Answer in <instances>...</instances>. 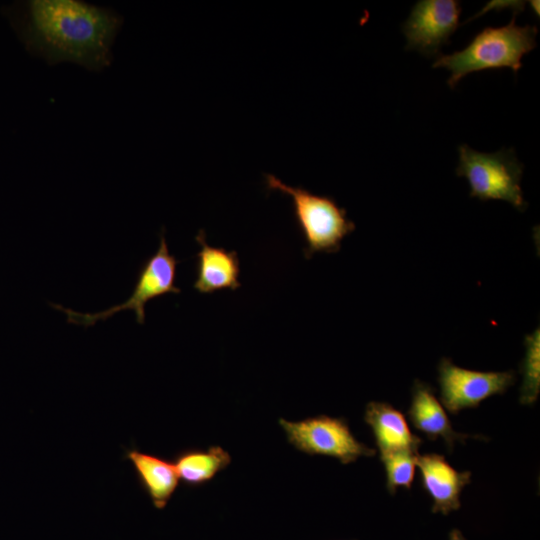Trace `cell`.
I'll return each mask as SVG.
<instances>
[{
  "label": "cell",
  "mask_w": 540,
  "mask_h": 540,
  "mask_svg": "<svg viewBox=\"0 0 540 540\" xmlns=\"http://www.w3.org/2000/svg\"><path fill=\"white\" fill-rule=\"evenodd\" d=\"M525 355L520 365L523 380L519 401L523 405H532L540 393V329L537 327L524 339Z\"/></svg>",
  "instance_id": "obj_15"
},
{
  "label": "cell",
  "mask_w": 540,
  "mask_h": 540,
  "mask_svg": "<svg viewBox=\"0 0 540 540\" xmlns=\"http://www.w3.org/2000/svg\"><path fill=\"white\" fill-rule=\"evenodd\" d=\"M458 151L456 175L467 179L470 197L481 201L504 200L519 211L527 208L520 185L523 165L513 149L483 153L462 144Z\"/></svg>",
  "instance_id": "obj_4"
},
{
  "label": "cell",
  "mask_w": 540,
  "mask_h": 540,
  "mask_svg": "<svg viewBox=\"0 0 540 540\" xmlns=\"http://www.w3.org/2000/svg\"><path fill=\"white\" fill-rule=\"evenodd\" d=\"M172 462L183 485L197 488L227 468L231 455L220 446H210L205 450L189 448L176 453Z\"/></svg>",
  "instance_id": "obj_14"
},
{
  "label": "cell",
  "mask_w": 540,
  "mask_h": 540,
  "mask_svg": "<svg viewBox=\"0 0 540 540\" xmlns=\"http://www.w3.org/2000/svg\"><path fill=\"white\" fill-rule=\"evenodd\" d=\"M195 240L201 249L196 255V280L193 288L201 294L239 288L240 261L236 251L210 246L203 230L199 231Z\"/></svg>",
  "instance_id": "obj_10"
},
{
  "label": "cell",
  "mask_w": 540,
  "mask_h": 540,
  "mask_svg": "<svg viewBox=\"0 0 540 540\" xmlns=\"http://www.w3.org/2000/svg\"><path fill=\"white\" fill-rule=\"evenodd\" d=\"M460 14V2L456 0L418 1L402 25L406 49L428 57L438 55L459 26Z\"/></svg>",
  "instance_id": "obj_8"
},
{
  "label": "cell",
  "mask_w": 540,
  "mask_h": 540,
  "mask_svg": "<svg viewBox=\"0 0 540 540\" xmlns=\"http://www.w3.org/2000/svg\"><path fill=\"white\" fill-rule=\"evenodd\" d=\"M364 421L372 430L380 454L399 450L418 451L422 444V438L411 432L403 413L387 402H369Z\"/></svg>",
  "instance_id": "obj_12"
},
{
  "label": "cell",
  "mask_w": 540,
  "mask_h": 540,
  "mask_svg": "<svg viewBox=\"0 0 540 540\" xmlns=\"http://www.w3.org/2000/svg\"><path fill=\"white\" fill-rule=\"evenodd\" d=\"M179 262L170 253L164 231H162L157 251L142 264L134 290L126 301L97 313H79L57 304H51V306L64 312L69 323L85 327L126 310L133 311L137 323L143 325L145 323V305L149 300L168 293L178 294L181 292L175 283Z\"/></svg>",
  "instance_id": "obj_5"
},
{
  "label": "cell",
  "mask_w": 540,
  "mask_h": 540,
  "mask_svg": "<svg viewBox=\"0 0 540 540\" xmlns=\"http://www.w3.org/2000/svg\"><path fill=\"white\" fill-rule=\"evenodd\" d=\"M536 26H518L515 15L501 27H485L461 51L439 56L433 68L451 71L447 83L454 88L467 74L508 67L515 74L522 67V57L536 47Z\"/></svg>",
  "instance_id": "obj_2"
},
{
  "label": "cell",
  "mask_w": 540,
  "mask_h": 540,
  "mask_svg": "<svg viewBox=\"0 0 540 540\" xmlns=\"http://www.w3.org/2000/svg\"><path fill=\"white\" fill-rule=\"evenodd\" d=\"M278 422L288 443L310 456L332 457L342 464H349L361 456L373 457L376 454L375 449L353 435L343 417L322 414L294 422L280 418Z\"/></svg>",
  "instance_id": "obj_6"
},
{
  "label": "cell",
  "mask_w": 540,
  "mask_h": 540,
  "mask_svg": "<svg viewBox=\"0 0 540 540\" xmlns=\"http://www.w3.org/2000/svg\"><path fill=\"white\" fill-rule=\"evenodd\" d=\"M418 451L399 450L380 454L386 472V488L391 495L397 488L410 490L415 477Z\"/></svg>",
  "instance_id": "obj_16"
},
{
  "label": "cell",
  "mask_w": 540,
  "mask_h": 540,
  "mask_svg": "<svg viewBox=\"0 0 540 540\" xmlns=\"http://www.w3.org/2000/svg\"><path fill=\"white\" fill-rule=\"evenodd\" d=\"M516 381L515 372H482L461 368L449 358L438 365L440 399L445 409L456 415L463 409L477 408L485 399L503 394Z\"/></svg>",
  "instance_id": "obj_7"
},
{
  "label": "cell",
  "mask_w": 540,
  "mask_h": 540,
  "mask_svg": "<svg viewBox=\"0 0 540 540\" xmlns=\"http://www.w3.org/2000/svg\"><path fill=\"white\" fill-rule=\"evenodd\" d=\"M265 183L267 189L291 197L294 216L306 242L304 255L307 259L316 252H338L342 240L355 230V223L347 218L346 210L332 197L289 186L271 174L265 175Z\"/></svg>",
  "instance_id": "obj_3"
},
{
  "label": "cell",
  "mask_w": 540,
  "mask_h": 540,
  "mask_svg": "<svg viewBox=\"0 0 540 540\" xmlns=\"http://www.w3.org/2000/svg\"><path fill=\"white\" fill-rule=\"evenodd\" d=\"M407 416L413 427L424 433L429 440L442 438L449 452L452 451L456 441L464 443L466 438L471 437L453 429L447 413L435 396L434 389L420 380L414 382Z\"/></svg>",
  "instance_id": "obj_11"
},
{
  "label": "cell",
  "mask_w": 540,
  "mask_h": 540,
  "mask_svg": "<svg viewBox=\"0 0 540 540\" xmlns=\"http://www.w3.org/2000/svg\"><path fill=\"white\" fill-rule=\"evenodd\" d=\"M142 490L156 509H164L175 493L179 477L172 460L147 453L136 448L125 450Z\"/></svg>",
  "instance_id": "obj_13"
},
{
  "label": "cell",
  "mask_w": 540,
  "mask_h": 540,
  "mask_svg": "<svg viewBox=\"0 0 540 540\" xmlns=\"http://www.w3.org/2000/svg\"><path fill=\"white\" fill-rule=\"evenodd\" d=\"M416 466L422 488L433 501V513L448 515L461 507L460 495L471 482L470 471H457L443 455L436 453L418 454Z\"/></svg>",
  "instance_id": "obj_9"
},
{
  "label": "cell",
  "mask_w": 540,
  "mask_h": 540,
  "mask_svg": "<svg viewBox=\"0 0 540 540\" xmlns=\"http://www.w3.org/2000/svg\"><path fill=\"white\" fill-rule=\"evenodd\" d=\"M16 30L27 50L50 65L72 62L101 71L123 18L111 8L78 0H31L15 12Z\"/></svg>",
  "instance_id": "obj_1"
},
{
  "label": "cell",
  "mask_w": 540,
  "mask_h": 540,
  "mask_svg": "<svg viewBox=\"0 0 540 540\" xmlns=\"http://www.w3.org/2000/svg\"><path fill=\"white\" fill-rule=\"evenodd\" d=\"M448 540H467V539L464 537V535L459 529L453 528L448 534Z\"/></svg>",
  "instance_id": "obj_17"
}]
</instances>
